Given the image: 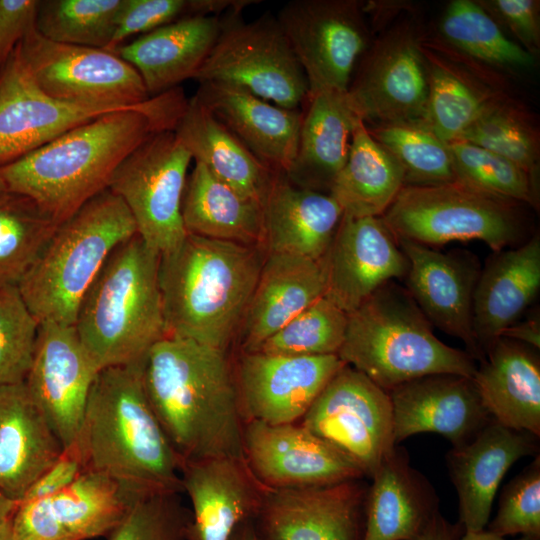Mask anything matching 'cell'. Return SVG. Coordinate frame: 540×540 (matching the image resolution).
Returning <instances> with one entry per match:
<instances>
[{
	"mask_svg": "<svg viewBox=\"0 0 540 540\" xmlns=\"http://www.w3.org/2000/svg\"><path fill=\"white\" fill-rule=\"evenodd\" d=\"M322 262L324 297L347 314L408 270L404 253L381 217L342 215Z\"/></svg>",
	"mask_w": 540,
	"mask_h": 540,
	"instance_id": "obj_21",
	"label": "cell"
},
{
	"mask_svg": "<svg viewBox=\"0 0 540 540\" xmlns=\"http://www.w3.org/2000/svg\"><path fill=\"white\" fill-rule=\"evenodd\" d=\"M266 254L261 245L193 234L161 254L159 284L166 336L227 351Z\"/></svg>",
	"mask_w": 540,
	"mask_h": 540,
	"instance_id": "obj_4",
	"label": "cell"
},
{
	"mask_svg": "<svg viewBox=\"0 0 540 540\" xmlns=\"http://www.w3.org/2000/svg\"><path fill=\"white\" fill-rule=\"evenodd\" d=\"M441 30L456 47L480 60L508 66H529L532 55L507 38L486 10L469 0L447 6Z\"/></svg>",
	"mask_w": 540,
	"mask_h": 540,
	"instance_id": "obj_41",
	"label": "cell"
},
{
	"mask_svg": "<svg viewBox=\"0 0 540 540\" xmlns=\"http://www.w3.org/2000/svg\"><path fill=\"white\" fill-rule=\"evenodd\" d=\"M534 348L500 337L472 378L491 418L540 437V362Z\"/></svg>",
	"mask_w": 540,
	"mask_h": 540,
	"instance_id": "obj_31",
	"label": "cell"
},
{
	"mask_svg": "<svg viewBox=\"0 0 540 540\" xmlns=\"http://www.w3.org/2000/svg\"><path fill=\"white\" fill-rule=\"evenodd\" d=\"M347 321V313L322 297L287 322L256 351L304 356L338 354Z\"/></svg>",
	"mask_w": 540,
	"mask_h": 540,
	"instance_id": "obj_43",
	"label": "cell"
},
{
	"mask_svg": "<svg viewBox=\"0 0 540 540\" xmlns=\"http://www.w3.org/2000/svg\"><path fill=\"white\" fill-rule=\"evenodd\" d=\"M245 461L268 489L320 486L361 479V468L301 423L245 421Z\"/></svg>",
	"mask_w": 540,
	"mask_h": 540,
	"instance_id": "obj_16",
	"label": "cell"
},
{
	"mask_svg": "<svg viewBox=\"0 0 540 540\" xmlns=\"http://www.w3.org/2000/svg\"><path fill=\"white\" fill-rule=\"evenodd\" d=\"M18 503L0 491V540H14L13 519Z\"/></svg>",
	"mask_w": 540,
	"mask_h": 540,
	"instance_id": "obj_55",
	"label": "cell"
},
{
	"mask_svg": "<svg viewBox=\"0 0 540 540\" xmlns=\"http://www.w3.org/2000/svg\"><path fill=\"white\" fill-rule=\"evenodd\" d=\"M227 351L165 336L142 378L150 406L181 461L245 459L235 369Z\"/></svg>",
	"mask_w": 540,
	"mask_h": 540,
	"instance_id": "obj_2",
	"label": "cell"
},
{
	"mask_svg": "<svg viewBox=\"0 0 540 540\" xmlns=\"http://www.w3.org/2000/svg\"><path fill=\"white\" fill-rule=\"evenodd\" d=\"M457 141H464L502 156L535 178V141L525 125L502 109L485 105Z\"/></svg>",
	"mask_w": 540,
	"mask_h": 540,
	"instance_id": "obj_48",
	"label": "cell"
},
{
	"mask_svg": "<svg viewBox=\"0 0 540 540\" xmlns=\"http://www.w3.org/2000/svg\"><path fill=\"white\" fill-rule=\"evenodd\" d=\"M256 0H123L110 44L105 49L115 52L124 41L137 34H146L177 20L208 15H223L243 10Z\"/></svg>",
	"mask_w": 540,
	"mask_h": 540,
	"instance_id": "obj_44",
	"label": "cell"
},
{
	"mask_svg": "<svg viewBox=\"0 0 540 540\" xmlns=\"http://www.w3.org/2000/svg\"><path fill=\"white\" fill-rule=\"evenodd\" d=\"M408 261L407 291L431 323L460 339L474 360H482L473 332V295L480 274L464 253H443L396 239Z\"/></svg>",
	"mask_w": 540,
	"mask_h": 540,
	"instance_id": "obj_22",
	"label": "cell"
},
{
	"mask_svg": "<svg viewBox=\"0 0 540 540\" xmlns=\"http://www.w3.org/2000/svg\"><path fill=\"white\" fill-rule=\"evenodd\" d=\"M100 370L74 326L39 324L27 391L62 448L79 436L91 388Z\"/></svg>",
	"mask_w": 540,
	"mask_h": 540,
	"instance_id": "obj_14",
	"label": "cell"
},
{
	"mask_svg": "<svg viewBox=\"0 0 540 540\" xmlns=\"http://www.w3.org/2000/svg\"><path fill=\"white\" fill-rule=\"evenodd\" d=\"M484 107L472 89L452 73L436 69L429 77L424 123L443 142L457 141Z\"/></svg>",
	"mask_w": 540,
	"mask_h": 540,
	"instance_id": "obj_47",
	"label": "cell"
},
{
	"mask_svg": "<svg viewBox=\"0 0 540 540\" xmlns=\"http://www.w3.org/2000/svg\"><path fill=\"white\" fill-rule=\"evenodd\" d=\"M347 98L364 123L424 122L428 79L413 38L398 33L381 40L350 81Z\"/></svg>",
	"mask_w": 540,
	"mask_h": 540,
	"instance_id": "obj_19",
	"label": "cell"
},
{
	"mask_svg": "<svg viewBox=\"0 0 540 540\" xmlns=\"http://www.w3.org/2000/svg\"><path fill=\"white\" fill-rule=\"evenodd\" d=\"M481 4L489 7L510 27L529 49L539 43V2L534 0H493Z\"/></svg>",
	"mask_w": 540,
	"mask_h": 540,
	"instance_id": "obj_52",
	"label": "cell"
},
{
	"mask_svg": "<svg viewBox=\"0 0 540 540\" xmlns=\"http://www.w3.org/2000/svg\"><path fill=\"white\" fill-rule=\"evenodd\" d=\"M195 162L243 196L264 205L276 175L194 96L174 130Z\"/></svg>",
	"mask_w": 540,
	"mask_h": 540,
	"instance_id": "obj_35",
	"label": "cell"
},
{
	"mask_svg": "<svg viewBox=\"0 0 540 540\" xmlns=\"http://www.w3.org/2000/svg\"><path fill=\"white\" fill-rule=\"evenodd\" d=\"M369 133L400 164L405 185H437L456 180L449 145L424 122L380 125Z\"/></svg>",
	"mask_w": 540,
	"mask_h": 540,
	"instance_id": "obj_39",
	"label": "cell"
},
{
	"mask_svg": "<svg viewBox=\"0 0 540 540\" xmlns=\"http://www.w3.org/2000/svg\"><path fill=\"white\" fill-rule=\"evenodd\" d=\"M241 11L222 15L214 46L193 79L238 86L298 109L308 99V83L277 17L265 14L246 22Z\"/></svg>",
	"mask_w": 540,
	"mask_h": 540,
	"instance_id": "obj_9",
	"label": "cell"
},
{
	"mask_svg": "<svg viewBox=\"0 0 540 540\" xmlns=\"http://www.w3.org/2000/svg\"><path fill=\"white\" fill-rule=\"evenodd\" d=\"M123 0L39 1L36 29L46 39L106 49Z\"/></svg>",
	"mask_w": 540,
	"mask_h": 540,
	"instance_id": "obj_40",
	"label": "cell"
},
{
	"mask_svg": "<svg viewBox=\"0 0 540 540\" xmlns=\"http://www.w3.org/2000/svg\"><path fill=\"white\" fill-rule=\"evenodd\" d=\"M277 20L307 79L308 96L347 92L368 40L359 2L294 0Z\"/></svg>",
	"mask_w": 540,
	"mask_h": 540,
	"instance_id": "obj_13",
	"label": "cell"
},
{
	"mask_svg": "<svg viewBox=\"0 0 540 540\" xmlns=\"http://www.w3.org/2000/svg\"><path fill=\"white\" fill-rule=\"evenodd\" d=\"M321 260L267 253L239 328L241 352H254L292 318L324 297Z\"/></svg>",
	"mask_w": 540,
	"mask_h": 540,
	"instance_id": "obj_28",
	"label": "cell"
},
{
	"mask_svg": "<svg viewBox=\"0 0 540 540\" xmlns=\"http://www.w3.org/2000/svg\"><path fill=\"white\" fill-rule=\"evenodd\" d=\"M122 110L130 109L71 103L49 96L33 80L17 46L0 70V167L77 126Z\"/></svg>",
	"mask_w": 540,
	"mask_h": 540,
	"instance_id": "obj_20",
	"label": "cell"
},
{
	"mask_svg": "<svg viewBox=\"0 0 540 540\" xmlns=\"http://www.w3.org/2000/svg\"><path fill=\"white\" fill-rule=\"evenodd\" d=\"M143 496L108 476L86 471L52 496L20 501L13 519L14 540L107 537Z\"/></svg>",
	"mask_w": 540,
	"mask_h": 540,
	"instance_id": "obj_17",
	"label": "cell"
},
{
	"mask_svg": "<svg viewBox=\"0 0 540 540\" xmlns=\"http://www.w3.org/2000/svg\"><path fill=\"white\" fill-rule=\"evenodd\" d=\"M188 99L181 87L139 109L101 115L0 167L9 193L34 201L57 223L108 189L121 162L150 136L174 131Z\"/></svg>",
	"mask_w": 540,
	"mask_h": 540,
	"instance_id": "obj_1",
	"label": "cell"
},
{
	"mask_svg": "<svg viewBox=\"0 0 540 540\" xmlns=\"http://www.w3.org/2000/svg\"><path fill=\"white\" fill-rule=\"evenodd\" d=\"M404 185L400 164L359 120L352 133L347 161L329 192L343 215L381 217Z\"/></svg>",
	"mask_w": 540,
	"mask_h": 540,
	"instance_id": "obj_37",
	"label": "cell"
},
{
	"mask_svg": "<svg viewBox=\"0 0 540 540\" xmlns=\"http://www.w3.org/2000/svg\"><path fill=\"white\" fill-rule=\"evenodd\" d=\"M159 262L136 234L114 249L83 297L74 327L99 370L144 362L166 336Z\"/></svg>",
	"mask_w": 540,
	"mask_h": 540,
	"instance_id": "obj_5",
	"label": "cell"
},
{
	"mask_svg": "<svg viewBox=\"0 0 540 540\" xmlns=\"http://www.w3.org/2000/svg\"><path fill=\"white\" fill-rule=\"evenodd\" d=\"M344 365L337 354L241 352L234 369L244 422L279 425L300 421Z\"/></svg>",
	"mask_w": 540,
	"mask_h": 540,
	"instance_id": "obj_15",
	"label": "cell"
},
{
	"mask_svg": "<svg viewBox=\"0 0 540 540\" xmlns=\"http://www.w3.org/2000/svg\"><path fill=\"white\" fill-rule=\"evenodd\" d=\"M194 97L259 160L286 174L295 159L302 113L266 101L238 86L200 83Z\"/></svg>",
	"mask_w": 540,
	"mask_h": 540,
	"instance_id": "obj_26",
	"label": "cell"
},
{
	"mask_svg": "<svg viewBox=\"0 0 540 540\" xmlns=\"http://www.w3.org/2000/svg\"><path fill=\"white\" fill-rule=\"evenodd\" d=\"M359 480L267 488L255 517L260 540H362L367 489Z\"/></svg>",
	"mask_w": 540,
	"mask_h": 540,
	"instance_id": "obj_18",
	"label": "cell"
},
{
	"mask_svg": "<svg viewBox=\"0 0 540 540\" xmlns=\"http://www.w3.org/2000/svg\"><path fill=\"white\" fill-rule=\"evenodd\" d=\"M448 145L457 181L499 199L535 205V178L522 168L502 156L464 141H454Z\"/></svg>",
	"mask_w": 540,
	"mask_h": 540,
	"instance_id": "obj_42",
	"label": "cell"
},
{
	"mask_svg": "<svg viewBox=\"0 0 540 540\" xmlns=\"http://www.w3.org/2000/svg\"><path fill=\"white\" fill-rule=\"evenodd\" d=\"M362 540H417L439 512V498L395 445L371 477Z\"/></svg>",
	"mask_w": 540,
	"mask_h": 540,
	"instance_id": "obj_27",
	"label": "cell"
},
{
	"mask_svg": "<svg viewBox=\"0 0 540 540\" xmlns=\"http://www.w3.org/2000/svg\"><path fill=\"white\" fill-rule=\"evenodd\" d=\"M307 103L297 153L285 175L297 186L329 194L347 161L352 133L360 119L347 92H320L308 96Z\"/></svg>",
	"mask_w": 540,
	"mask_h": 540,
	"instance_id": "obj_34",
	"label": "cell"
},
{
	"mask_svg": "<svg viewBox=\"0 0 540 540\" xmlns=\"http://www.w3.org/2000/svg\"><path fill=\"white\" fill-rule=\"evenodd\" d=\"M539 288L538 235L521 246L496 252L487 262L473 295V332L482 360L489 346L517 322Z\"/></svg>",
	"mask_w": 540,
	"mask_h": 540,
	"instance_id": "obj_32",
	"label": "cell"
},
{
	"mask_svg": "<svg viewBox=\"0 0 540 540\" xmlns=\"http://www.w3.org/2000/svg\"><path fill=\"white\" fill-rule=\"evenodd\" d=\"M136 234L129 209L109 189L60 223L17 285L39 324L74 326L79 305L110 254Z\"/></svg>",
	"mask_w": 540,
	"mask_h": 540,
	"instance_id": "obj_7",
	"label": "cell"
},
{
	"mask_svg": "<svg viewBox=\"0 0 540 540\" xmlns=\"http://www.w3.org/2000/svg\"><path fill=\"white\" fill-rule=\"evenodd\" d=\"M230 540H260L253 520H247L239 525Z\"/></svg>",
	"mask_w": 540,
	"mask_h": 540,
	"instance_id": "obj_56",
	"label": "cell"
},
{
	"mask_svg": "<svg viewBox=\"0 0 540 540\" xmlns=\"http://www.w3.org/2000/svg\"><path fill=\"white\" fill-rule=\"evenodd\" d=\"M62 450L25 383L0 386V491L20 501Z\"/></svg>",
	"mask_w": 540,
	"mask_h": 540,
	"instance_id": "obj_33",
	"label": "cell"
},
{
	"mask_svg": "<svg viewBox=\"0 0 540 540\" xmlns=\"http://www.w3.org/2000/svg\"><path fill=\"white\" fill-rule=\"evenodd\" d=\"M534 349L540 348V325L538 318L527 319L522 322H515L507 327L501 336Z\"/></svg>",
	"mask_w": 540,
	"mask_h": 540,
	"instance_id": "obj_53",
	"label": "cell"
},
{
	"mask_svg": "<svg viewBox=\"0 0 540 540\" xmlns=\"http://www.w3.org/2000/svg\"><path fill=\"white\" fill-rule=\"evenodd\" d=\"M343 212L328 193L306 189L277 172L263 205L267 253L321 260Z\"/></svg>",
	"mask_w": 540,
	"mask_h": 540,
	"instance_id": "obj_29",
	"label": "cell"
},
{
	"mask_svg": "<svg viewBox=\"0 0 540 540\" xmlns=\"http://www.w3.org/2000/svg\"><path fill=\"white\" fill-rule=\"evenodd\" d=\"M463 529L448 522L439 513L417 540H459Z\"/></svg>",
	"mask_w": 540,
	"mask_h": 540,
	"instance_id": "obj_54",
	"label": "cell"
},
{
	"mask_svg": "<svg viewBox=\"0 0 540 540\" xmlns=\"http://www.w3.org/2000/svg\"><path fill=\"white\" fill-rule=\"evenodd\" d=\"M38 330L39 322L18 286L0 287V386L24 382Z\"/></svg>",
	"mask_w": 540,
	"mask_h": 540,
	"instance_id": "obj_45",
	"label": "cell"
},
{
	"mask_svg": "<svg viewBox=\"0 0 540 540\" xmlns=\"http://www.w3.org/2000/svg\"><path fill=\"white\" fill-rule=\"evenodd\" d=\"M181 214L187 234L263 246V205L220 181L199 162L187 177Z\"/></svg>",
	"mask_w": 540,
	"mask_h": 540,
	"instance_id": "obj_36",
	"label": "cell"
},
{
	"mask_svg": "<svg viewBox=\"0 0 540 540\" xmlns=\"http://www.w3.org/2000/svg\"><path fill=\"white\" fill-rule=\"evenodd\" d=\"M84 472H86L85 464L79 446L75 442L62 450L54 463L36 479L20 501L52 496L70 486Z\"/></svg>",
	"mask_w": 540,
	"mask_h": 540,
	"instance_id": "obj_50",
	"label": "cell"
},
{
	"mask_svg": "<svg viewBox=\"0 0 540 540\" xmlns=\"http://www.w3.org/2000/svg\"><path fill=\"white\" fill-rule=\"evenodd\" d=\"M347 315L337 355L386 392L428 375L475 374L474 358L439 340L409 292L393 281Z\"/></svg>",
	"mask_w": 540,
	"mask_h": 540,
	"instance_id": "obj_6",
	"label": "cell"
},
{
	"mask_svg": "<svg viewBox=\"0 0 540 540\" xmlns=\"http://www.w3.org/2000/svg\"><path fill=\"white\" fill-rule=\"evenodd\" d=\"M8 194L9 192L7 191L3 181L0 179V200L5 198Z\"/></svg>",
	"mask_w": 540,
	"mask_h": 540,
	"instance_id": "obj_58",
	"label": "cell"
},
{
	"mask_svg": "<svg viewBox=\"0 0 540 540\" xmlns=\"http://www.w3.org/2000/svg\"><path fill=\"white\" fill-rule=\"evenodd\" d=\"M488 531L505 537L521 534L540 539V456L503 488Z\"/></svg>",
	"mask_w": 540,
	"mask_h": 540,
	"instance_id": "obj_49",
	"label": "cell"
},
{
	"mask_svg": "<svg viewBox=\"0 0 540 540\" xmlns=\"http://www.w3.org/2000/svg\"><path fill=\"white\" fill-rule=\"evenodd\" d=\"M18 47L35 83L55 99L134 109L151 98L137 70L114 52L54 42L36 26Z\"/></svg>",
	"mask_w": 540,
	"mask_h": 540,
	"instance_id": "obj_11",
	"label": "cell"
},
{
	"mask_svg": "<svg viewBox=\"0 0 540 540\" xmlns=\"http://www.w3.org/2000/svg\"><path fill=\"white\" fill-rule=\"evenodd\" d=\"M222 15L187 17L141 35L114 52L141 76L150 97L193 79L221 29Z\"/></svg>",
	"mask_w": 540,
	"mask_h": 540,
	"instance_id": "obj_30",
	"label": "cell"
},
{
	"mask_svg": "<svg viewBox=\"0 0 540 540\" xmlns=\"http://www.w3.org/2000/svg\"><path fill=\"white\" fill-rule=\"evenodd\" d=\"M143 363L98 372L76 442L86 471L142 496L181 493V461L148 401Z\"/></svg>",
	"mask_w": 540,
	"mask_h": 540,
	"instance_id": "obj_3",
	"label": "cell"
},
{
	"mask_svg": "<svg viewBox=\"0 0 540 540\" xmlns=\"http://www.w3.org/2000/svg\"><path fill=\"white\" fill-rule=\"evenodd\" d=\"M58 226L25 196L9 193L0 200V287L19 284Z\"/></svg>",
	"mask_w": 540,
	"mask_h": 540,
	"instance_id": "obj_38",
	"label": "cell"
},
{
	"mask_svg": "<svg viewBox=\"0 0 540 540\" xmlns=\"http://www.w3.org/2000/svg\"><path fill=\"white\" fill-rule=\"evenodd\" d=\"M179 495L159 492L137 499L108 540H188L191 512Z\"/></svg>",
	"mask_w": 540,
	"mask_h": 540,
	"instance_id": "obj_46",
	"label": "cell"
},
{
	"mask_svg": "<svg viewBox=\"0 0 540 540\" xmlns=\"http://www.w3.org/2000/svg\"><path fill=\"white\" fill-rule=\"evenodd\" d=\"M530 455H539V437L494 420L472 441L452 447L446 462L458 495L463 532L484 530L504 475L517 460Z\"/></svg>",
	"mask_w": 540,
	"mask_h": 540,
	"instance_id": "obj_24",
	"label": "cell"
},
{
	"mask_svg": "<svg viewBox=\"0 0 540 540\" xmlns=\"http://www.w3.org/2000/svg\"><path fill=\"white\" fill-rule=\"evenodd\" d=\"M300 423L370 478L397 445L388 393L349 365L331 378Z\"/></svg>",
	"mask_w": 540,
	"mask_h": 540,
	"instance_id": "obj_12",
	"label": "cell"
},
{
	"mask_svg": "<svg viewBox=\"0 0 540 540\" xmlns=\"http://www.w3.org/2000/svg\"><path fill=\"white\" fill-rule=\"evenodd\" d=\"M381 219L396 239L425 246L479 240L499 252L519 237L510 201L455 180L405 185Z\"/></svg>",
	"mask_w": 540,
	"mask_h": 540,
	"instance_id": "obj_8",
	"label": "cell"
},
{
	"mask_svg": "<svg viewBox=\"0 0 540 540\" xmlns=\"http://www.w3.org/2000/svg\"><path fill=\"white\" fill-rule=\"evenodd\" d=\"M192 157L172 130L153 134L114 171L108 189L129 209L137 234L160 255L186 237L181 204Z\"/></svg>",
	"mask_w": 540,
	"mask_h": 540,
	"instance_id": "obj_10",
	"label": "cell"
},
{
	"mask_svg": "<svg viewBox=\"0 0 540 540\" xmlns=\"http://www.w3.org/2000/svg\"><path fill=\"white\" fill-rule=\"evenodd\" d=\"M181 483L192 505L188 540H230L239 525L255 519L267 489L237 458L184 463Z\"/></svg>",
	"mask_w": 540,
	"mask_h": 540,
	"instance_id": "obj_25",
	"label": "cell"
},
{
	"mask_svg": "<svg viewBox=\"0 0 540 540\" xmlns=\"http://www.w3.org/2000/svg\"><path fill=\"white\" fill-rule=\"evenodd\" d=\"M38 0H0V70L36 26Z\"/></svg>",
	"mask_w": 540,
	"mask_h": 540,
	"instance_id": "obj_51",
	"label": "cell"
},
{
	"mask_svg": "<svg viewBox=\"0 0 540 540\" xmlns=\"http://www.w3.org/2000/svg\"><path fill=\"white\" fill-rule=\"evenodd\" d=\"M391 401L395 444L419 433H437L453 447L472 441L493 419L472 378L433 374L405 382L387 392Z\"/></svg>",
	"mask_w": 540,
	"mask_h": 540,
	"instance_id": "obj_23",
	"label": "cell"
},
{
	"mask_svg": "<svg viewBox=\"0 0 540 540\" xmlns=\"http://www.w3.org/2000/svg\"><path fill=\"white\" fill-rule=\"evenodd\" d=\"M459 540H505L503 537L495 535L488 530H481L478 532H463ZM516 540H540L539 538H534L530 536H521V538Z\"/></svg>",
	"mask_w": 540,
	"mask_h": 540,
	"instance_id": "obj_57",
	"label": "cell"
}]
</instances>
